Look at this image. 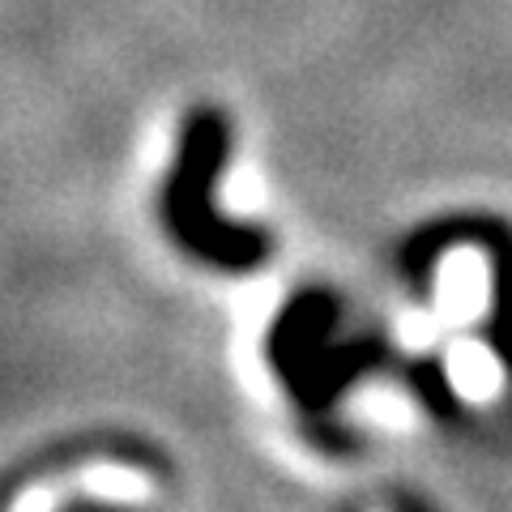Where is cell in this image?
<instances>
[{"mask_svg": "<svg viewBox=\"0 0 512 512\" xmlns=\"http://www.w3.org/2000/svg\"><path fill=\"white\" fill-rule=\"evenodd\" d=\"M222 146H227V128H222L218 116L192 120L188 137H184V154H180V180H175V188H167V222L188 248H197L201 256H210V261L252 265L256 256L265 252L261 235H248V231L235 235L231 227H222V222L205 214V205H197L201 192L214 180Z\"/></svg>", "mask_w": 512, "mask_h": 512, "instance_id": "6da1fadb", "label": "cell"}]
</instances>
